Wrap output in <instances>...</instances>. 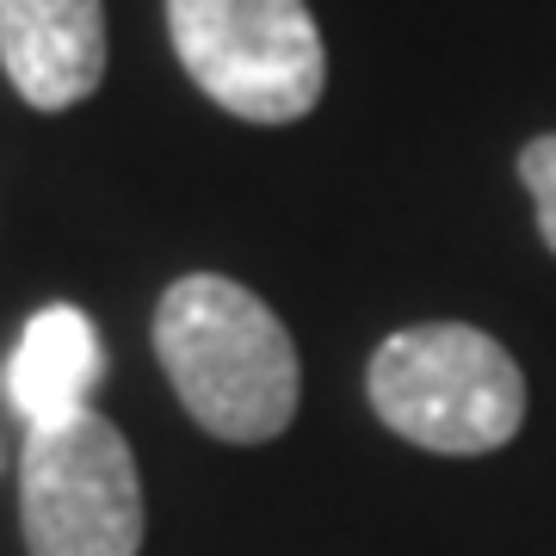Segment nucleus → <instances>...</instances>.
I'll use <instances>...</instances> for the list:
<instances>
[{
    "label": "nucleus",
    "instance_id": "nucleus-2",
    "mask_svg": "<svg viewBox=\"0 0 556 556\" xmlns=\"http://www.w3.org/2000/svg\"><path fill=\"white\" fill-rule=\"evenodd\" d=\"M371 415L396 439L439 457L501 452L526 420V371L470 321H420L371 353Z\"/></svg>",
    "mask_w": 556,
    "mask_h": 556
},
{
    "label": "nucleus",
    "instance_id": "nucleus-3",
    "mask_svg": "<svg viewBox=\"0 0 556 556\" xmlns=\"http://www.w3.org/2000/svg\"><path fill=\"white\" fill-rule=\"evenodd\" d=\"M167 38L199 93L248 124H298L321 105L328 50L303 0H167Z\"/></svg>",
    "mask_w": 556,
    "mask_h": 556
},
{
    "label": "nucleus",
    "instance_id": "nucleus-5",
    "mask_svg": "<svg viewBox=\"0 0 556 556\" xmlns=\"http://www.w3.org/2000/svg\"><path fill=\"white\" fill-rule=\"evenodd\" d=\"M0 68L38 112L80 105L105 80V0H0Z\"/></svg>",
    "mask_w": 556,
    "mask_h": 556
},
{
    "label": "nucleus",
    "instance_id": "nucleus-1",
    "mask_svg": "<svg viewBox=\"0 0 556 556\" xmlns=\"http://www.w3.org/2000/svg\"><path fill=\"white\" fill-rule=\"evenodd\" d=\"M155 358L179 408L223 445H266L298 420V340L236 278H174L155 303Z\"/></svg>",
    "mask_w": 556,
    "mask_h": 556
},
{
    "label": "nucleus",
    "instance_id": "nucleus-7",
    "mask_svg": "<svg viewBox=\"0 0 556 556\" xmlns=\"http://www.w3.org/2000/svg\"><path fill=\"white\" fill-rule=\"evenodd\" d=\"M519 179H526V192H532L538 236H544V248L556 254V137H532L519 149Z\"/></svg>",
    "mask_w": 556,
    "mask_h": 556
},
{
    "label": "nucleus",
    "instance_id": "nucleus-4",
    "mask_svg": "<svg viewBox=\"0 0 556 556\" xmlns=\"http://www.w3.org/2000/svg\"><path fill=\"white\" fill-rule=\"evenodd\" d=\"M20 526L31 556H137L142 477L100 408L31 427L20 452Z\"/></svg>",
    "mask_w": 556,
    "mask_h": 556
},
{
    "label": "nucleus",
    "instance_id": "nucleus-6",
    "mask_svg": "<svg viewBox=\"0 0 556 556\" xmlns=\"http://www.w3.org/2000/svg\"><path fill=\"white\" fill-rule=\"evenodd\" d=\"M105 378V340L87 309L75 303H50L25 321L20 346L7 358V402L25 427H56V420L87 408V390Z\"/></svg>",
    "mask_w": 556,
    "mask_h": 556
}]
</instances>
